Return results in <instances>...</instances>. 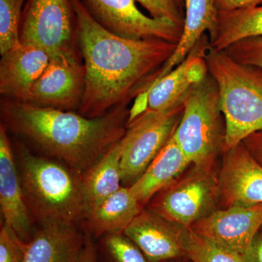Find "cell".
I'll use <instances>...</instances> for the list:
<instances>
[{
	"mask_svg": "<svg viewBox=\"0 0 262 262\" xmlns=\"http://www.w3.org/2000/svg\"><path fill=\"white\" fill-rule=\"evenodd\" d=\"M85 73L78 113L89 118L127 106L146 93L175 51V43L115 35L90 15L82 0H71Z\"/></svg>",
	"mask_w": 262,
	"mask_h": 262,
	"instance_id": "obj_1",
	"label": "cell"
},
{
	"mask_svg": "<svg viewBox=\"0 0 262 262\" xmlns=\"http://www.w3.org/2000/svg\"><path fill=\"white\" fill-rule=\"evenodd\" d=\"M127 106L89 118L76 112L39 107L1 98L2 122L44 154L82 173L99 161L127 130Z\"/></svg>",
	"mask_w": 262,
	"mask_h": 262,
	"instance_id": "obj_2",
	"label": "cell"
},
{
	"mask_svg": "<svg viewBox=\"0 0 262 262\" xmlns=\"http://www.w3.org/2000/svg\"><path fill=\"white\" fill-rule=\"evenodd\" d=\"M16 160L24 198L39 225L85 223L89 206L81 173L58 160L33 154L18 143Z\"/></svg>",
	"mask_w": 262,
	"mask_h": 262,
	"instance_id": "obj_3",
	"label": "cell"
},
{
	"mask_svg": "<svg viewBox=\"0 0 262 262\" xmlns=\"http://www.w3.org/2000/svg\"><path fill=\"white\" fill-rule=\"evenodd\" d=\"M205 59L208 73L216 82L225 117V151L262 130V68L236 61L210 45Z\"/></svg>",
	"mask_w": 262,
	"mask_h": 262,
	"instance_id": "obj_4",
	"label": "cell"
},
{
	"mask_svg": "<svg viewBox=\"0 0 262 262\" xmlns=\"http://www.w3.org/2000/svg\"><path fill=\"white\" fill-rule=\"evenodd\" d=\"M184 113L173 138L191 163L213 165L223 152L225 117L220 110L216 82L208 73L183 101Z\"/></svg>",
	"mask_w": 262,
	"mask_h": 262,
	"instance_id": "obj_5",
	"label": "cell"
},
{
	"mask_svg": "<svg viewBox=\"0 0 262 262\" xmlns=\"http://www.w3.org/2000/svg\"><path fill=\"white\" fill-rule=\"evenodd\" d=\"M19 35L20 44L42 48L51 60L82 62L71 0H27Z\"/></svg>",
	"mask_w": 262,
	"mask_h": 262,
	"instance_id": "obj_6",
	"label": "cell"
},
{
	"mask_svg": "<svg viewBox=\"0 0 262 262\" xmlns=\"http://www.w3.org/2000/svg\"><path fill=\"white\" fill-rule=\"evenodd\" d=\"M218 179L213 165H194L184 177L161 189L149 202V209L182 228L215 211Z\"/></svg>",
	"mask_w": 262,
	"mask_h": 262,
	"instance_id": "obj_7",
	"label": "cell"
},
{
	"mask_svg": "<svg viewBox=\"0 0 262 262\" xmlns=\"http://www.w3.org/2000/svg\"><path fill=\"white\" fill-rule=\"evenodd\" d=\"M184 113V105L167 111L146 110L127 126L122 138V187H130L173 137Z\"/></svg>",
	"mask_w": 262,
	"mask_h": 262,
	"instance_id": "obj_8",
	"label": "cell"
},
{
	"mask_svg": "<svg viewBox=\"0 0 262 262\" xmlns=\"http://www.w3.org/2000/svg\"><path fill=\"white\" fill-rule=\"evenodd\" d=\"M86 10L98 24L115 35L126 39H160L179 42L182 25L168 18L143 14L136 0H82Z\"/></svg>",
	"mask_w": 262,
	"mask_h": 262,
	"instance_id": "obj_9",
	"label": "cell"
},
{
	"mask_svg": "<svg viewBox=\"0 0 262 262\" xmlns=\"http://www.w3.org/2000/svg\"><path fill=\"white\" fill-rule=\"evenodd\" d=\"M209 45L205 34L180 64L138 96L129 111L127 125L146 110L167 111L182 104L188 93L208 75L205 55Z\"/></svg>",
	"mask_w": 262,
	"mask_h": 262,
	"instance_id": "obj_10",
	"label": "cell"
},
{
	"mask_svg": "<svg viewBox=\"0 0 262 262\" xmlns=\"http://www.w3.org/2000/svg\"><path fill=\"white\" fill-rule=\"evenodd\" d=\"M217 179L224 208L262 204V166L244 142L223 151Z\"/></svg>",
	"mask_w": 262,
	"mask_h": 262,
	"instance_id": "obj_11",
	"label": "cell"
},
{
	"mask_svg": "<svg viewBox=\"0 0 262 262\" xmlns=\"http://www.w3.org/2000/svg\"><path fill=\"white\" fill-rule=\"evenodd\" d=\"M262 227V204L215 210L189 228L216 246L245 255Z\"/></svg>",
	"mask_w": 262,
	"mask_h": 262,
	"instance_id": "obj_12",
	"label": "cell"
},
{
	"mask_svg": "<svg viewBox=\"0 0 262 262\" xmlns=\"http://www.w3.org/2000/svg\"><path fill=\"white\" fill-rule=\"evenodd\" d=\"M85 84L83 62L51 60L26 102L39 107L78 113Z\"/></svg>",
	"mask_w": 262,
	"mask_h": 262,
	"instance_id": "obj_13",
	"label": "cell"
},
{
	"mask_svg": "<svg viewBox=\"0 0 262 262\" xmlns=\"http://www.w3.org/2000/svg\"><path fill=\"white\" fill-rule=\"evenodd\" d=\"M8 130L0 125V208L3 224L26 243L32 239V215L24 198L18 164Z\"/></svg>",
	"mask_w": 262,
	"mask_h": 262,
	"instance_id": "obj_14",
	"label": "cell"
},
{
	"mask_svg": "<svg viewBox=\"0 0 262 262\" xmlns=\"http://www.w3.org/2000/svg\"><path fill=\"white\" fill-rule=\"evenodd\" d=\"M51 61L49 54L37 46L20 44L1 55L2 98L26 102L33 86Z\"/></svg>",
	"mask_w": 262,
	"mask_h": 262,
	"instance_id": "obj_15",
	"label": "cell"
},
{
	"mask_svg": "<svg viewBox=\"0 0 262 262\" xmlns=\"http://www.w3.org/2000/svg\"><path fill=\"white\" fill-rule=\"evenodd\" d=\"M178 227L148 208L142 210L123 233L150 262H162L184 254V228Z\"/></svg>",
	"mask_w": 262,
	"mask_h": 262,
	"instance_id": "obj_16",
	"label": "cell"
},
{
	"mask_svg": "<svg viewBox=\"0 0 262 262\" xmlns=\"http://www.w3.org/2000/svg\"><path fill=\"white\" fill-rule=\"evenodd\" d=\"M78 227L56 222L40 225L27 244L23 262H76L85 237Z\"/></svg>",
	"mask_w": 262,
	"mask_h": 262,
	"instance_id": "obj_17",
	"label": "cell"
},
{
	"mask_svg": "<svg viewBox=\"0 0 262 262\" xmlns=\"http://www.w3.org/2000/svg\"><path fill=\"white\" fill-rule=\"evenodd\" d=\"M189 164L192 163L172 137L129 189L144 206L157 193L178 179Z\"/></svg>",
	"mask_w": 262,
	"mask_h": 262,
	"instance_id": "obj_18",
	"label": "cell"
},
{
	"mask_svg": "<svg viewBox=\"0 0 262 262\" xmlns=\"http://www.w3.org/2000/svg\"><path fill=\"white\" fill-rule=\"evenodd\" d=\"M184 6L185 17L182 36L173 55L160 70L155 83L180 64L206 32L208 36L214 32L219 13L215 0H184Z\"/></svg>",
	"mask_w": 262,
	"mask_h": 262,
	"instance_id": "obj_19",
	"label": "cell"
},
{
	"mask_svg": "<svg viewBox=\"0 0 262 262\" xmlns=\"http://www.w3.org/2000/svg\"><path fill=\"white\" fill-rule=\"evenodd\" d=\"M143 209L129 187H122L90 211L84 224L85 230L98 237L123 232Z\"/></svg>",
	"mask_w": 262,
	"mask_h": 262,
	"instance_id": "obj_20",
	"label": "cell"
},
{
	"mask_svg": "<svg viewBox=\"0 0 262 262\" xmlns=\"http://www.w3.org/2000/svg\"><path fill=\"white\" fill-rule=\"evenodd\" d=\"M123 148L122 139L99 161L81 173L89 212L122 187Z\"/></svg>",
	"mask_w": 262,
	"mask_h": 262,
	"instance_id": "obj_21",
	"label": "cell"
},
{
	"mask_svg": "<svg viewBox=\"0 0 262 262\" xmlns=\"http://www.w3.org/2000/svg\"><path fill=\"white\" fill-rule=\"evenodd\" d=\"M258 36H262V5L219 13L214 32L208 38L211 48L224 51L237 41Z\"/></svg>",
	"mask_w": 262,
	"mask_h": 262,
	"instance_id": "obj_22",
	"label": "cell"
},
{
	"mask_svg": "<svg viewBox=\"0 0 262 262\" xmlns=\"http://www.w3.org/2000/svg\"><path fill=\"white\" fill-rule=\"evenodd\" d=\"M184 254L192 262H246L244 255L216 246L190 228L183 233Z\"/></svg>",
	"mask_w": 262,
	"mask_h": 262,
	"instance_id": "obj_23",
	"label": "cell"
},
{
	"mask_svg": "<svg viewBox=\"0 0 262 262\" xmlns=\"http://www.w3.org/2000/svg\"><path fill=\"white\" fill-rule=\"evenodd\" d=\"M27 0H0V54L20 44V25Z\"/></svg>",
	"mask_w": 262,
	"mask_h": 262,
	"instance_id": "obj_24",
	"label": "cell"
},
{
	"mask_svg": "<svg viewBox=\"0 0 262 262\" xmlns=\"http://www.w3.org/2000/svg\"><path fill=\"white\" fill-rule=\"evenodd\" d=\"M101 237L108 262H150L140 248L123 232L105 234Z\"/></svg>",
	"mask_w": 262,
	"mask_h": 262,
	"instance_id": "obj_25",
	"label": "cell"
},
{
	"mask_svg": "<svg viewBox=\"0 0 262 262\" xmlns=\"http://www.w3.org/2000/svg\"><path fill=\"white\" fill-rule=\"evenodd\" d=\"M224 51L236 61L262 68V36L245 38Z\"/></svg>",
	"mask_w": 262,
	"mask_h": 262,
	"instance_id": "obj_26",
	"label": "cell"
},
{
	"mask_svg": "<svg viewBox=\"0 0 262 262\" xmlns=\"http://www.w3.org/2000/svg\"><path fill=\"white\" fill-rule=\"evenodd\" d=\"M27 244L8 226L0 230V262H23Z\"/></svg>",
	"mask_w": 262,
	"mask_h": 262,
	"instance_id": "obj_27",
	"label": "cell"
},
{
	"mask_svg": "<svg viewBox=\"0 0 262 262\" xmlns=\"http://www.w3.org/2000/svg\"><path fill=\"white\" fill-rule=\"evenodd\" d=\"M148 12L152 18H168L184 27V9L176 0H136Z\"/></svg>",
	"mask_w": 262,
	"mask_h": 262,
	"instance_id": "obj_28",
	"label": "cell"
},
{
	"mask_svg": "<svg viewBox=\"0 0 262 262\" xmlns=\"http://www.w3.org/2000/svg\"><path fill=\"white\" fill-rule=\"evenodd\" d=\"M261 4L262 0H215V8L219 13L252 8Z\"/></svg>",
	"mask_w": 262,
	"mask_h": 262,
	"instance_id": "obj_29",
	"label": "cell"
},
{
	"mask_svg": "<svg viewBox=\"0 0 262 262\" xmlns=\"http://www.w3.org/2000/svg\"><path fill=\"white\" fill-rule=\"evenodd\" d=\"M84 243L76 262H98L97 248L92 239V235L84 230Z\"/></svg>",
	"mask_w": 262,
	"mask_h": 262,
	"instance_id": "obj_30",
	"label": "cell"
},
{
	"mask_svg": "<svg viewBox=\"0 0 262 262\" xmlns=\"http://www.w3.org/2000/svg\"><path fill=\"white\" fill-rule=\"evenodd\" d=\"M243 142L255 160L262 166V130L248 136Z\"/></svg>",
	"mask_w": 262,
	"mask_h": 262,
	"instance_id": "obj_31",
	"label": "cell"
},
{
	"mask_svg": "<svg viewBox=\"0 0 262 262\" xmlns=\"http://www.w3.org/2000/svg\"><path fill=\"white\" fill-rule=\"evenodd\" d=\"M244 257L246 262H262V236L257 235L255 237Z\"/></svg>",
	"mask_w": 262,
	"mask_h": 262,
	"instance_id": "obj_32",
	"label": "cell"
},
{
	"mask_svg": "<svg viewBox=\"0 0 262 262\" xmlns=\"http://www.w3.org/2000/svg\"><path fill=\"white\" fill-rule=\"evenodd\" d=\"M177 1V3H178V5L179 6L181 7V8H183L184 9V0H176Z\"/></svg>",
	"mask_w": 262,
	"mask_h": 262,
	"instance_id": "obj_33",
	"label": "cell"
}]
</instances>
